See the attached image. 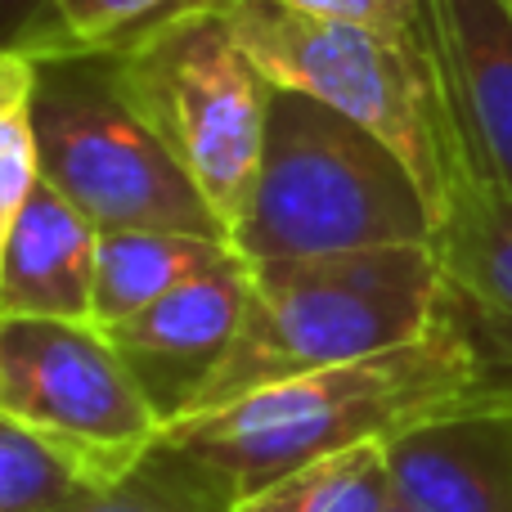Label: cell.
I'll list each match as a JSON object with an SVG mask.
<instances>
[{"mask_svg": "<svg viewBox=\"0 0 512 512\" xmlns=\"http://www.w3.org/2000/svg\"><path fill=\"white\" fill-rule=\"evenodd\" d=\"M508 396L468 328L445 306L418 342L369 360L297 373L162 427L153 454L225 508L328 454L391 441L405 427Z\"/></svg>", "mask_w": 512, "mask_h": 512, "instance_id": "obj_1", "label": "cell"}, {"mask_svg": "<svg viewBox=\"0 0 512 512\" xmlns=\"http://www.w3.org/2000/svg\"><path fill=\"white\" fill-rule=\"evenodd\" d=\"M50 0H0V45H18Z\"/></svg>", "mask_w": 512, "mask_h": 512, "instance_id": "obj_20", "label": "cell"}, {"mask_svg": "<svg viewBox=\"0 0 512 512\" xmlns=\"http://www.w3.org/2000/svg\"><path fill=\"white\" fill-rule=\"evenodd\" d=\"M234 256L230 239L176 230H108L95 252V328L140 315L171 288Z\"/></svg>", "mask_w": 512, "mask_h": 512, "instance_id": "obj_13", "label": "cell"}, {"mask_svg": "<svg viewBox=\"0 0 512 512\" xmlns=\"http://www.w3.org/2000/svg\"><path fill=\"white\" fill-rule=\"evenodd\" d=\"M409 512H512V396L427 418L382 441Z\"/></svg>", "mask_w": 512, "mask_h": 512, "instance_id": "obj_10", "label": "cell"}, {"mask_svg": "<svg viewBox=\"0 0 512 512\" xmlns=\"http://www.w3.org/2000/svg\"><path fill=\"white\" fill-rule=\"evenodd\" d=\"M468 180L512 194V0H423Z\"/></svg>", "mask_w": 512, "mask_h": 512, "instance_id": "obj_9", "label": "cell"}, {"mask_svg": "<svg viewBox=\"0 0 512 512\" xmlns=\"http://www.w3.org/2000/svg\"><path fill=\"white\" fill-rule=\"evenodd\" d=\"M41 180L99 234L176 230L230 239L167 144L117 90L108 59H50L36 77Z\"/></svg>", "mask_w": 512, "mask_h": 512, "instance_id": "obj_6", "label": "cell"}, {"mask_svg": "<svg viewBox=\"0 0 512 512\" xmlns=\"http://www.w3.org/2000/svg\"><path fill=\"white\" fill-rule=\"evenodd\" d=\"M391 512H409V508H400V504H396V508H391Z\"/></svg>", "mask_w": 512, "mask_h": 512, "instance_id": "obj_21", "label": "cell"}, {"mask_svg": "<svg viewBox=\"0 0 512 512\" xmlns=\"http://www.w3.org/2000/svg\"><path fill=\"white\" fill-rule=\"evenodd\" d=\"M378 445L382 441H369V445H355V450L315 459V463H306V468L283 472V477L270 481V486L234 499L230 512H324L328 504H333L337 490H342L346 481L378 454Z\"/></svg>", "mask_w": 512, "mask_h": 512, "instance_id": "obj_18", "label": "cell"}, {"mask_svg": "<svg viewBox=\"0 0 512 512\" xmlns=\"http://www.w3.org/2000/svg\"><path fill=\"white\" fill-rule=\"evenodd\" d=\"M221 9L270 86L301 90L378 135L418 180L432 221H445L454 194L468 185V167L423 18L409 27H360L292 14L274 0H221Z\"/></svg>", "mask_w": 512, "mask_h": 512, "instance_id": "obj_4", "label": "cell"}, {"mask_svg": "<svg viewBox=\"0 0 512 512\" xmlns=\"http://www.w3.org/2000/svg\"><path fill=\"white\" fill-rule=\"evenodd\" d=\"M36 77L41 63L18 45H0V261L14 221L32 189L41 185V144H36Z\"/></svg>", "mask_w": 512, "mask_h": 512, "instance_id": "obj_15", "label": "cell"}, {"mask_svg": "<svg viewBox=\"0 0 512 512\" xmlns=\"http://www.w3.org/2000/svg\"><path fill=\"white\" fill-rule=\"evenodd\" d=\"M432 252L441 265L445 306L512 396V194L468 180L436 225Z\"/></svg>", "mask_w": 512, "mask_h": 512, "instance_id": "obj_11", "label": "cell"}, {"mask_svg": "<svg viewBox=\"0 0 512 512\" xmlns=\"http://www.w3.org/2000/svg\"><path fill=\"white\" fill-rule=\"evenodd\" d=\"M104 59L126 104L185 167L234 243L261 167L274 86L230 14L221 5L185 9Z\"/></svg>", "mask_w": 512, "mask_h": 512, "instance_id": "obj_5", "label": "cell"}, {"mask_svg": "<svg viewBox=\"0 0 512 512\" xmlns=\"http://www.w3.org/2000/svg\"><path fill=\"white\" fill-rule=\"evenodd\" d=\"M248 265L252 288L239 337L198 409L239 400L297 373L396 351L418 342L445 310L432 243Z\"/></svg>", "mask_w": 512, "mask_h": 512, "instance_id": "obj_3", "label": "cell"}, {"mask_svg": "<svg viewBox=\"0 0 512 512\" xmlns=\"http://www.w3.org/2000/svg\"><path fill=\"white\" fill-rule=\"evenodd\" d=\"M306 18L328 23H360V27H409L423 18V0H274Z\"/></svg>", "mask_w": 512, "mask_h": 512, "instance_id": "obj_19", "label": "cell"}, {"mask_svg": "<svg viewBox=\"0 0 512 512\" xmlns=\"http://www.w3.org/2000/svg\"><path fill=\"white\" fill-rule=\"evenodd\" d=\"M0 414L63 445L99 486L158 445L162 418L104 328L0 315Z\"/></svg>", "mask_w": 512, "mask_h": 512, "instance_id": "obj_7", "label": "cell"}, {"mask_svg": "<svg viewBox=\"0 0 512 512\" xmlns=\"http://www.w3.org/2000/svg\"><path fill=\"white\" fill-rule=\"evenodd\" d=\"M99 230L50 185H36L0 261V315L95 324Z\"/></svg>", "mask_w": 512, "mask_h": 512, "instance_id": "obj_12", "label": "cell"}, {"mask_svg": "<svg viewBox=\"0 0 512 512\" xmlns=\"http://www.w3.org/2000/svg\"><path fill=\"white\" fill-rule=\"evenodd\" d=\"M86 486L99 481L77 454L0 414V512H54Z\"/></svg>", "mask_w": 512, "mask_h": 512, "instance_id": "obj_16", "label": "cell"}, {"mask_svg": "<svg viewBox=\"0 0 512 512\" xmlns=\"http://www.w3.org/2000/svg\"><path fill=\"white\" fill-rule=\"evenodd\" d=\"M198 5H221V0H50L18 50H27L36 63L104 59Z\"/></svg>", "mask_w": 512, "mask_h": 512, "instance_id": "obj_14", "label": "cell"}, {"mask_svg": "<svg viewBox=\"0 0 512 512\" xmlns=\"http://www.w3.org/2000/svg\"><path fill=\"white\" fill-rule=\"evenodd\" d=\"M248 288L252 265L234 252L230 261L171 288L140 315L104 328L113 351L122 355L149 405L158 409L162 427L194 414L203 391L212 387L216 369L239 337Z\"/></svg>", "mask_w": 512, "mask_h": 512, "instance_id": "obj_8", "label": "cell"}, {"mask_svg": "<svg viewBox=\"0 0 512 512\" xmlns=\"http://www.w3.org/2000/svg\"><path fill=\"white\" fill-rule=\"evenodd\" d=\"M54 512H230L216 495H207L203 486L185 477L180 468H171L162 454H144V463H135L126 477L108 481V486H86L59 504Z\"/></svg>", "mask_w": 512, "mask_h": 512, "instance_id": "obj_17", "label": "cell"}, {"mask_svg": "<svg viewBox=\"0 0 512 512\" xmlns=\"http://www.w3.org/2000/svg\"><path fill=\"white\" fill-rule=\"evenodd\" d=\"M432 234L423 189L378 135L301 90L274 86L261 167L234 230L243 261L418 248Z\"/></svg>", "mask_w": 512, "mask_h": 512, "instance_id": "obj_2", "label": "cell"}]
</instances>
